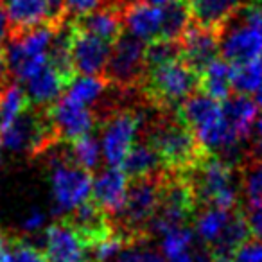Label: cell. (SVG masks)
<instances>
[{
    "label": "cell",
    "instance_id": "6da1fadb",
    "mask_svg": "<svg viewBox=\"0 0 262 262\" xmlns=\"http://www.w3.org/2000/svg\"><path fill=\"white\" fill-rule=\"evenodd\" d=\"M140 133L142 140L155 147L165 169L171 172H187L207 155L178 112H160L146 106Z\"/></svg>",
    "mask_w": 262,
    "mask_h": 262
},
{
    "label": "cell",
    "instance_id": "7a4b0ae2",
    "mask_svg": "<svg viewBox=\"0 0 262 262\" xmlns=\"http://www.w3.org/2000/svg\"><path fill=\"white\" fill-rule=\"evenodd\" d=\"M180 174L185 176L189 182L198 208H239L243 196V176L239 169L223 162L217 155L207 153L192 169Z\"/></svg>",
    "mask_w": 262,
    "mask_h": 262
},
{
    "label": "cell",
    "instance_id": "3957f363",
    "mask_svg": "<svg viewBox=\"0 0 262 262\" xmlns=\"http://www.w3.org/2000/svg\"><path fill=\"white\" fill-rule=\"evenodd\" d=\"M201 92V76L180 61L147 70L139 94L144 101L160 112H176L190 95Z\"/></svg>",
    "mask_w": 262,
    "mask_h": 262
},
{
    "label": "cell",
    "instance_id": "277c9868",
    "mask_svg": "<svg viewBox=\"0 0 262 262\" xmlns=\"http://www.w3.org/2000/svg\"><path fill=\"white\" fill-rule=\"evenodd\" d=\"M167 172L149 176V178L129 180L127 183L124 207L115 217H112V221L117 232L122 233L131 244L151 239L149 225L157 214L158 203H160L162 182Z\"/></svg>",
    "mask_w": 262,
    "mask_h": 262
},
{
    "label": "cell",
    "instance_id": "5b68a950",
    "mask_svg": "<svg viewBox=\"0 0 262 262\" xmlns=\"http://www.w3.org/2000/svg\"><path fill=\"white\" fill-rule=\"evenodd\" d=\"M0 142L6 149L24 153L31 158L41 157L61 144L49 119L47 110L34 106H29L8 126L0 127Z\"/></svg>",
    "mask_w": 262,
    "mask_h": 262
},
{
    "label": "cell",
    "instance_id": "8992f818",
    "mask_svg": "<svg viewBox=\"0 0 262 262\" xmlns=\"http://www.w3.org/2000/svg\"><path fill=\"white\" fill-rule=\"evenodd\" d=\"M142 102L144 99L140 97L135 104L115 110L99 120L97 129H101L102 158L108 167L122 165L127 151L135 144L142 127Z\"/></svg>",
    "mask_w": 262,
    "mask_h": 262
},
{
    "label": "cell",
    "instance_id": "52a82bcc",
    "mask_svg": "<svg viewBox=\"0 0 262 262\" xmlns=\"http://www.w3.org/2000/svg\"><path fill=\"white\" fill-rule=\"evenodd\" d=\"M49 165H51V189L56 212L63 214L65 217L79 205L90 200L94 178H92V172L74 164L69 155V147L59 149L58 155L51 157Z\"/></svg>",
    "mask_w": 262,
    "mask_h": 262
},
{
    "label": "cell",
    "instance_id": "ba28073f",
    "mask_svg": "<svg viewBox=\"0 0 262 262\" xmlns=\"http://www.w3.org/2000/svg\"><path fill=\"white\" fill-rule=\"evenodd\" d=\"M146 47V41L131 36L129 33H124L117 43H113L108 65L102 74L112 86L119 90H139L147 72Z\"/></svg>",
    "mask_w": 262,
    "mask_h": 262
},
{
    "label": "cell",
    "instance_id": "9c48e42d",
    "mask_svg": "<svg viewBox=\"0 0 262 262\" xmlns=\"http://www.w3.org/2000/svg\"><path fill=\"white\" fill-rule=\"evenodd\" d=\"M47 113L61 144H70L77 139H83L99 126L94 110L70 101L67 95H63L51 108H47Z\"/></svg>",
    "mask_w": 262,
    "mask_h": 262
},
{
    "label": "cell",
    "instance_id": "30bf717a",
    "mask_svg": "<svg viewBox=\"0 0 262 262\" xmlns=\"http://www.w3.org/2000/svg\"><path fill=\"white\" fill-rule=\"evenodd\" d=\"M180 45L182 61L201 76L221 56V33L219 29L200 26L192 20Z\"/></svg>",
    "mask_w": 262,
    "mask_h": 262
},
{
    "label": "cell",
    "instance_id": "8fae6325",
    "mask_svg": "<svg viewBox=\"0 0 262 262\" xmlns=\"http://www.w3.org/2000/svg\"><path fill=\"white\" fill-rule=\"evenodd\" d=\"M221 33V59L232 67L244 65L262 58V36L251 27L232 16L219 29Z\"/></svg>",
    "mask_w": 262,
    "mask_h": 262
},
{
    "label": "cell",
    "instance_id": "7c38bea8",
    "mask_svg": "<svg viewBox=\"0 0 262 262\" xmlns=\"http://www.w3.org/2000/svg\"><path fill=\"white\" fill-rule=\"evenodd\" d=\"M70 22V20H69ZM113 45L81 33L70 24V54L77 76H102Z\"/></svg>",
    "mask_w": 262,
    "mask_h": 262
},
{
    "label": "cell",
    "instance_id": "4fadbf2b",
    "mask_svg": "<svg viewBox=\"0 0 262 262\" xmlns=\"http://www.w3.org/2000/svg\"><path fill=\"white\" fill-rule=\"evenodd\" d=\"M43 246L49 262H92L84 241L65 219L47 226Z\"/></svg>",
    "mask_w": 262,
    "mask_h": 262
},
{
    "label": "cell",
    "instance_id": "5bb4252c",
    "mask_svg": "<svg viewBox=\"0 0 262 262\" xmlns=\"http://www.w3.org/2000/svg\"><path fill=\"white\" fill-rule=\"evenodd\" d=\"M61 219H65L69 225H72L76 228V232L79 233L81 239L86 244L88 251L94 246H97L99 243L106 241L115 232L112 217L94 200L84 201L76 210H72Z\"/></svg>",
    "mask_w": 262,
    "mask_h": 262
},
{
    "label": "cell",
    "instance_id": "9a60e30c",
    "mask_svg": "<svg viewBox=\"0 0 262 262\" xmlns=\"http://www.w3.org/2000/svg\"><path fill=\"white\" fill-rule=\"evenodd\" d=\"M127 176L119 167H106L99 171L92 185V200L110 215L115 217L124 207L127 194Z\"/></svg>",
    "mask_w": 262,
    "mask_h": 262
},
{
    "label": "cell",
    "instance_id": "2e32d148",
    "mask_svg": "<svg viewBox=\"0 0 262 262\" xmlns=\"http://www.w3.org/2000/svg\"><path fill=\"white\" fill-rule=\"evenodd\" d=\"M4 13L9 26V38L45 24H56L47 0H6Z\"/></svg>",
    "mask_w": 262,
    "mask_h": 262
},
{
    "label": "cell",
    "instance_id": "e0dca14e",
    "mask_svg": "<svg viewBox=\"0 0 262 262\" xmlns=\"http://www.w3.org/2000/svg\"><path fill=\"white\" fill-rule=\"evenodd\" d=\"M69 20L77 31L99 38L110 45L117 43V40L124 34L122 13L115 8H110V6H102L88 15Z\"/></svg>",
    "mask_w": 262,
    "mask_h": 262
},
{
    "label": "cell",
    "instance_id": "ac0fdd59",
    "mask_svg": "<svg viewBox=\"0 0 262 262\" xmlns=\"http://www.w3.org/2000/svg\"><path fill=\"white\" fill-rule=\"evenodd\" d=\"M223 119L228 129L241 140L246 142L251 137L253 126L258 119V106L250 95L232 94L226 101L221 102Z\"/></svg>",
    "mask_w": 262,
    "mask_h": 262
},
{
    "label": "cell",
    "instance_id": "d6986e66",
    "mask_svg": "<svg viewBox=\"0 0 262 262\" xmlns=\"http://www.w3.org/2000/svg\"><path fill=\"white\" fill-rule=\"evenodd\" d=\"M67 88H69V83L52 69L51 63L24 83V90H26L31 106L40 110L51 108L58 99L63 97V92Z\"/></svg>",
    "mask_w": 262,
    "mask_h": 262
},
{
    "label": "cell",
    "instance_id": "ffe728a7",
    "mask_svg": "<svg viewBox=\"0 0 262 262\" xmlns=\"http://www.w3.org/2000/svg\"><path fill=\"white\" fill-rule=\"evenodd\" d=\"M120 169L127 176V180L149 178V176H158L167 172L160 155L155 151L151 144H147L142 139L131 146Z\"/></svg>",
    "mask_w": 262,
    "mask_h": 262
},
{
    "label": "cell",
    "instance_id": "44dd1931",
    "mask_svg": "<svg viewBox=\"0 0 262 262\" xmlns=\"http://www.w3.org/2000/svg\"><path fill=\"white\" fill-rule=\"evenodd\" d=\"M124 29L131 36L139 38L142 41H153L158 40L162 27V8H155L146 2L131 6L124 11Z\"/></svg>",
    "mask_w": 262,
    "mask_h": 262
},
{
    "label": "cell",
    "instance_id": "7402d4cb",
    "mask_svg": "<svg viewBox=\"0 0 262 262\" xmlns=\"http://www.w3.org/2000/svg\"><path fill=\"white\" fill-rule=\"evenodd\" d=\"M187 2L192 11L194 22L212 29H221L244 4V0H187Z\"/></svg>",
    "mask_w": 262,
    "mask_h": 262
},
{
    "label": "cell",
    "instance_id": "603a6c76",
    "mask_svg": "<svg viewBox=\"0 0 262 262\" xmlns=\"http://www.w3.org/2000/svg\"><path fill=\"white\" fill-rule=\"evenodd\" d=\"M250 239L251 232L248 228L246 219H244L241 208H235V210H232V215H230L228 223H226L219 239L208 250L212 251L214 257H233V253Z\"/></svg>",
    "mask_w": 262,
    "mask_h": 262
},
{
    "label": "cell",
    "instance_id": "cb8c5ba5",
    "mask_svg": "<svg viewBox=\"0 0 262 262\" xmlns=\"http://www.w3.org/2000/svg\"><path fill=\"white\" fill-rule=\"evenodd\" d=\"M230 215H232V210H225V208H217V207L198 208L192 219V228L203 246L207 248L214 246V243L219 239L221 232L225 230Z\"/></svg>",
    "mask_w": 262,
    "mask_h": 262
},
{
    "label": "cell",
    "instance_id": "d4e9b609",
    "mask_svg": "<svg viewBox=\"0 0 262 262\" xmlns=\"http://www.w3.org/2000/svg\"><path fill=\"white\" fill-rule=\"evenodd\" d=\"M192 24V11L187 0H172L162 8V27L160 40L180 41Z\"/></svg>",
    "mask_w": 262,
    "mask_h": 262
},
{
    "label": "cell",
    "instance_id": "484cf974",
    "mask_svg": "<svg viewBox=\"0 0 262 262\" xmlns=\"http://www.w3.org/2000/svg\"><path fill=\"white\" fill-rule=\"evenodd\" d=\"M201 92L208 97L223 102L233 94L232 86V65L225 59H215L201 74Z\"/></svg>",
    "mask_w": 262,
    "mask_h": 262
},
{
    "label": "cell",
    "instance_id": "4316f807",
    "mask_svg": "<svg viewBox=\"0 0 262 262\" xmlns=\"http://www.w3.org/2000/svg\"><path fill=\"white\" fill-rule=\"evenodd\" d=\"M110 81L104 76H77L67 88V97L81 106L90 108L110 90Z\"/></svg>",
    "mask_w": 262,
    "mask_h": 262
},
{
    "label": "cell",
    "instance_id": "83f0119b",
    "mask_svg": "<svg viewBox=\"0 0 262 262\" xmlns=\"http://www.w3.org/2000/svg\"><path fill=\"white\" fill-rule=\"evenodd\" d=\"M232 86L233 94H255L262 86V58L232 67Z\"/></svg>",
    "mask_w": 262,
    "mask_h": 262
},
{
    "label": "cell",
    "instance_id": "f1b7e54d",
    "mask_svg": "<svg viewBox=\"0 0 262 262\" xmlns=\"http://www.w3.org/2000/svg\"><path fill=\"white\" fill-rule=\"evenodd\" d=\"M31 106L27 94L20 84L9 83L4 90L0 92V113H2V126H8L9 122L20 117Z\"/></svg>",
    "mask_w": 262,
    "mask_h": 262
},
{
    "label": "cell",
    "instance_id": "f546056e",
    "mask_svg": "<svg viewBox=\"0 0 262 262\" xmlns=\"http://www.w3.org/2000/svg\"><path fill=\"white\" fill-rule=\"evenodd\" d=\"M101 149L102 147L99 140L92 135H86L69 144V155L74 160V164H77L88 172L97 169L99 160H101Z\"/></svg>",
    "mask_w": 262,
    "mask_h": 262
},
{
    "label": "cell",
    "instance_id": "4dcf8cb0",
    "mask_svg": "<svg viewBox=\"0 0 262 262\" xmlns=\"http://www.w3.org/2000/svg\"><path fill=\"white\" fill-rule=\"evenodd\" d=\"M182 59V45L180 41L167 40H153L146 47V67L147 70L158 69V67L169 65Z\"/></svg>",
    "mask_w": 262,
    "mask_h": 262
},
{
    "label": "cell",
    "instance_id": "1f68e13d",
    "mask_svg": "<svg viewBox=\"0 0 262 262\" xmlns=\"http://www.w3.org/2000/svg\"><path fill=\"white\" fill-rule=\"evenodd\" d=\"M194 228L192 226H182V228L171 230V232L164 233L160 241V251L165 258H174L178 255L185 253L190 250L194 244Z\"/></svg>",
    "mask_w": 262,
    "mask_h": 262
},
{
    "label": "cell",
    "instance_id": "d6a6232c",
    "mask_svg": "<svg viewBox=\"0 0 262 262\" xmlns=\"http://www.w3.org/2000/svg\"><path fill=\"white\" fill-rule=\"evenodd\" d=\"M4 262H49V258L45 251L31 244L29 241L15 237V239H9Z\"/></svg>",
    "mask_w": 262,
    "mask_h": 262
},
{
    "label": "cell",
    "instance_id": "836d02e7",
    "mask_svg": "<svg viewBox=\"0 0 262 262\" xmlns=\"http://www.w3.org/2000/svg\"><path fill=\"white\" fill-rule=\"evenodd\" d=\"M115 262H164L160 248H153L149 244V239L139 241V243L127 244L120 255L115 258Z\"/></svg>",
    "mask_w": 262,
    "mask_h": 262
},
{
    "label": "cell",
    "instance_id": "e575fe53",
    "mask_svg": "<svg viewBox=\"0 0 262 262\" xmlns=\"http://www.w3.org/2000/svg\"><path fill=\"white\" fill-rule=\"evenodd\" d=\"M239 208L243 212L244 219H246L251 237L262 241V198L241 201Z\"/></svg>",
    "mask_w": 262,
    "mask_h": 262
},
{
    "label": "cell",
    "instance_id": "d590c367",
    "mask_svg": "<svg viewBox=\"0 0 262 262\" xmlns=\"http://www.w3.org/2000/svg\"><path fill=\"white\" fill-rule=\"evenodd\" d=\"M232 258L233 262H262V241L251 237L233 253Z\"/></svg>",
    "mask_w": 262,
    "mask_h": 262
},
{
    "label": "cell",
    "instance_id": "8d00e7d4",
    "mask_svg": "<svg viewBox=\"0 0 262 262\" xmlns=\"http://www.w3.org/2000/svg\"><path fill=\"white\" fill-rule=\"evenodd\" d=\"M106 0H67V16L77 18V16L88 15L95 9L102 8Z\"/></svg>",
    "mask_w": 262,
    "mask_h": 262
},
{
    "label": "cell",
    "instance_id": "74e56055",
    "mask_svg": "<svg viewBox=\"0 0 262 262\" xmlns=\"http://www.w3.org/2000/svg\"><path fill=\"white\" fill-rule=\"evenodd\" d=\"M248 160L262 162V115L257 119L250 137V146H248Z\"/></svg>",
    "mask_w": 262,
    "mask_h": 262
},
{
    "label": "cell",
    "instance_id": "f35d334b",
    "mask_svg": "<svg viewBox=\"0 0 262 262\" xmlns=\"http://www.w3.org/2000/svg\"><path fill=\"white\" fill-rule=\"evenodd\" d=\"M43 225H45V214L40 208H33L22 221V228H24V232H27V233L38 232V230H41Z\"/></svg>",
    "mask_w": 262,
    "mask_h": 262
},
{
    "label": "cell",
    "instance_id": "ab89813d",
    "mask_svg": "<svg viewBox=\"0 0 262 262\" xmlns=\"http://www.w3.org/2000/svg\"><path fill=\"white\" fill-rule=\"evenodd\" d=\"M52 13V20L56 24H65L69 20L67 16V0H47Z\"/></svg>",
    "mask_w": 262,
    "mask_h": 262
},
{
    "label": "cell",
    "instance_id": "60d3db41",
    "mask_svg": "<svg viewBox=\"0 0 262 262\" xmlns=\"http://www.w3.org/2000/svg\"><path fill=\"white\" fill-rule=\"evenodd\" d=\"M9 65H8V54H6V49L0 45V92L4 90L9 84L8 77H9Z\"/></svg>",
    "mask_w": 262,
    "mask_h": 262
},
{
    "label": "cell",
    "instance_id": "b9f144b4",
    "mask_svg": "<svg viewBox=\"0 0 262 262\" xmlns=\"http://www.w3.org/2000/svg\"><path fill=\"white\" fill-rule=\"evenodd\" d=\"M9 38V26H8V18H6L4 9H0V45L2 41Z\"/></svg>",
    "mask_w": 262,
    "mask_h": 262
},
{
    "label": "cell",
    "instance_id": "7bdbcfd3",
    "mask_svg": "<svg viewBox=\"0 0 262 262\" xmlns=\"http://www.w3.org/2000/svg\"><path fill=\"white\" fill-rule=\"evenodd\" d=\"M8 244H9V239L6 237V233L0 230V262H4L6 251H8Z\"/></svg>",
    "mask_w": 262,
    "mask_h": 262
},
{
    "label": "cell",
    "instance_id": "ee69618b",
    "mask_svg": "<svg viewBox=\"0 0 262 262\" xmlns=\"http://www.w3.org/2000/svg\"><path fill=\"white\" fill-rule=\"evenodd\" d=\"M167 262H194V255H192V250L185 251V253L178 255V257H174V258H169Z\"/></svg>",
    "mask_w": 262,
    "mask_h": 262
},
{
    "label": "cell",
    "instance_id": "f6af8a7d",
    "mask_svg": "<svg viewBox=\"0 0 262 262\" xmlns=\"http://www.w3.org/2000/svg\"><path fill=\"white\" fill-rule=\"evenodd\" d=\"M144 2L149 6H155V8H164V6H167L172 0H144Z\"/></svg>",
    "mask_w": 262,
    "mask_h": 262
},
{
    "label": "cell",
    "instance_id": "bcb514c9",
    "mask_svg": "<svg viewBox=\"0 0 262 262\" xmlns=\"http://www.w3.org/2000/svg\"><path fill=\"white\" fill-rule=\"evenodd\" d=\"M253 101L257 102V106H258V108L262 110V86L258 88V90H257V92H255V94H253Z\"/></svg>",
    "mask_w": 262,
    "mask_h": 262
},
{
    "label": "cell",
    "instance_id": "7dc6e473",
    "mask_svg": "<svg viewBox=\"0 0 262 262\" xmlns=\"http://www.w3.org/2000/svg\"><path fill=\"white\" fill-rule=\"evenodd\" d=\"M214 262H233L232 257H214Z\"/></svg>",
    "mask_w": 262,
    "mask_h": 262
},
{
    "label": "cell",
    "instance_id": "c3c4849f",
    "mask_svg": "<svg viewBox=\"0 0 262 262\" xmlns=\"http://www.w3.org/2000/svg\"><path fill=\"white\" fill-rule=\"evenodd\" d=\"M0 160H2V142H0Z\"/></svg>",
    "mask_w": 262,
    "mask_h": 262
},
{
    "label": "cell",
    "instance_id": "681fc988",
    "mask_svg": "<svg viewBox=\"0 0 262 262\" xmlns=\"http://www.w3.org/2000/svg\"><path fill=\"white\" fill-rule=\"evenodd\" d=\"M0 126H2V113H0Z\"/></svg>",
    "mask_w": 262,
    "mask_h": 262
},
{
    "label": "cell",
    "instance_id": "f907efd6",
    "mask_svg": "<svg viewBox=\"0 0 262 262\" xmlns=\"http://www.w3.org/2000/svg\"><path fill=\"white\" fill-rule=\"evenodd\" d=\"M0 2H2V0H0Z\"/></svg>",
    "mask_w": 262,
    "mask_h": 262
}]
</instances>
